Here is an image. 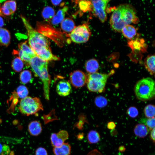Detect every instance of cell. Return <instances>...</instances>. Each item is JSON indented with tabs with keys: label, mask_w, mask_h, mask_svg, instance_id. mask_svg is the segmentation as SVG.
Masks as SVG:
<instances>
[{
	"label": "cell",
	"mask_w": 155,
	"mask_h": 155,
	"mask_svg": "<svg viewBox=\"0 0 155 155\" xmlns=\"http://www.w3.org/2000/svg\"><path fill=\"white\" fill-rule=\"evenodd\" d=\"M126 148L124 146H120L118 148L119 151L121 152H123L125 151Z\"/></svg>",
	"instance_id": "cell-41"
},
{
	"label": "cell",
	"mask_w": 155,
	"mask_h": 155,
	"mask_svg": "<svg viewBox=\"0 0 155 155\" xmlns=\"http://www.w3.org/2000/svg\"><path fill=\"white\" fill-rule=\"evenodd\" d=\"M116 127V125L113 122H110L107 125V128L110 130L113 129Z\"/></svg>",
	"instance_id": "cell-39"
},
{
	"label": "cell",
	"mask_w": 155,
	"mask_h": 155,
	"mask_svg": "<svg viewBox=\"0 0 155 155\" xmlns=\"http://www.w3.org/2000/svg\"><path fill=\"white\" fill-rule=\"evenodd\" d=\"M99 65L97 61L95 59H91L88 61L85 64L86 71L89 73H92L98 71Z\"/></svg>",
	"instance_id": "cell-23"
},
{
	"label": "cell",
	"mask_w": 155,
	"mask_h": 155,
	"mask_svg": "<svg viewBox=\"0 0 155 155\" xmlns=\"http://www.w3.org/2000/svg\"><path fill=\"white\" fill-rule=\"evenodd\" d=\"M42 15L43 18L46 21L52 20L55 15L54 9L49 6L45 7L43 9Z\"/></svg>",
	"instance_id": "cell-24"
},
{
	"label": "cell",
	"mask_w": 155,
	"mask_h": 155,
	"mask_svg": "<svg viewBox=\"0 0 155 155\" xmlns=\"http://www.w3.org/2000/svg\"><path fill=\"white\" fill-rule=\"evenodd\" d=\"M70 83L75 88H78L84 86L86 83L87 76L82 71L76 70L69 74Z\"/></svg>",
	"instance_id": "cell-10"
},
{
	"label": "cell",
	"mask_w": 155,
	"mask_h": 155,
	"mask_svg": "<svg viewBox=\"0 0 155 155\" xmlns=\"http://www.w3.org/2000/svg\"><path fill=\"white\" fill-rule=\"evenodd\" d=\"M128 115L132 118L136 117L138 114L137 109L135 107L131 106L129 108L127 111Z\"/></svg>",
	"instance_id": "cell-34"
},
{
	"label": "cell",
	"mask_w": 155,
	"mask_h": 155,
	"mask_svg": "<svg viewBox=\"0 0 155 155\" xmlns=\"http://www.w3.org/2000/svg\"><path fill=\"white\" fill-rule=\"evenodd\" d=\"M62 30L66 32H71L75 27L74 21L69 18H66L61 22Z\"/></svg>",
	"instance_id": "cell-20"
},
{
	"label": "cell",
	"mask_w": 155,
	"mask_h": 155,
	"mask_svg": "<svg viewBox=\"0 0 155 155\" xmlns=\"http://www.w3.org/2000/svg\"><path fill=\"white\" fill-rule=\"evenodd\" d=\"M134 9L127 4H121L114 9L110 20L111 28L115 31L121 32L125 26L139 22Z\"/></svg>",
	"instance_id": "cell-2"
},
{
	"label": "cell",
	"mask_w": 155,
	"mask_h": 155,
	"mask_svg": "<svg viewBox=\"0 0 155 155\" xmlns=\"http://www.w3.org/2000/svg\"><path fill=\"white\" fill-rule=\"evenodd\" d=\"M9 32L6 29L0 28V46H7L10 41Z\"/></svg>",
	"instance_id": "cell-19"
},
{
	"label": "cell",
	"mask_w": 155,
	"mask_h": 155,
	"mask_svg": "<svg viewBox=\"0 0 155 155\" xmlns=\"http://www.w3.org/2000/svg\"><path fill=\"white\" fill-rule=\"evenodd\" d=\"M150 137L153 143L154 144L155 143V128H153L150 130Z\"/></svg>",
	"instance_id": "cell-37"
},
{
	"label": "cell",
	"mask_w": 155,
	"mask_h": 155,
	"mask_svg": "<svg viewBox=\"0 0 155 155\" xmlns=\"http://www.w3.org/2000/svg\"><path fill=\"white\" fill-rule=\"evenodd\" d=\"M155 55H148L145 59L144 65L145 68L152 75L155 74Z\"/></svg>",
	"instance_id": "cell-18"
},
{
	"label": "cell",
	"mask_w": 155,
	"mask_h": 155,
	"mask_svg": "<svg viewBox=\"0 0 155 155\" xmlns=\"http://www.w3.org/2000/svg\"><path fill=\"white\" fill-rule=\"evenodd\" d=\"M17 54H18L19 57L23 62L27 63L28 65H29V63L31 58L28 55L25 54L22 51L19 49V51H18Z\"/></svg>",
	"instance_id": "cell-33"
},
{
	"label": "cell",
	"mask_w": 155,
	"mask_h": 155,
	"mask_svg": "<svg viewBox=\"0 0 155 155\" xmlns=\"http://www.w3.org/2000/svg\"><path fill=\"white\" fill-rule=\"evenodd\" d=\"M11 66L14 71L16 72H19L23 68L24 63L19 57H16L12 61Z\"/></svg>",
	"instance_id": "cell-27"
},
{
	"label": "cell",
	"mask_w": 155,
	"mask_h": 155,
	"mask_svg": "<svg viewBox=\"0 0 155 155\" xmlns=\"http://www.w3.org/2000/svg\"><path fill=\"white\" fill-rule=\"evenodd\" d=\"M17 9L16 2L14 0H8L5 1L0 7V11L3 17L13 14Z\"/></svg>",
	"instance_id": "cell-12"
},
{
	"label": "cell",
	"mask_w": 155,
	"mask_h": 155,
	"mask_svg": "<svg viewBox=\"0 0 155 155\" xmlns=\"http://www.w3.org/2000/svg\"><path fill=\"white\" fill-rule=\"evenodd\" d=\"M20 80L22 83L26 84L31 81L32 75L31 72L28 70L23 71L20 74Z\"/></svg>",
	"instance_id": "cell-28"
},
{
	"label": "cell",
	"mask_w": 155,
	"mask_h": 155,
	"mask_svg": "<svg viewBox=\"0 0 155 155\" xmlns=\"http://www.w3.org/2000/svg\"><path fill=\"white\" fill-rule=\"evenodd\" d=\"M62 1V0H51L52 4L55 6L59 5Z\"/></svg>",
	"instance_id": "cell-40"
},
{
	"label": "cell",
	"mask_w": 155,
	"mask_h": 155,
	"mask_svg": "<svg viewBox=\"0 0 155 155\" xmlns=\"http://www.w3.org/2000/svg\"><path fill=\"white\" fill-rule=\"evenodd\" d=\"M56 90L58 94L61 96H66L71 93L72 88L70 83L66 80L59 81L57 84Z\"/></svg>",
	"instance_id": "cell-13"
},
{
	"label": "cell",
	"mask_w": 155,
	"mask_h": 155,
	"mask_svg": "<svg viewBox=\"0 0 155 155\" xmlns=\"http://www.w3.org/2000/svg\"><path fill=\"white\" fill-rule=\"evenodd\" d=\"M121 32L126 38L132 39L137 34L136 28L132 25H127L122 28Z\"/></svg>",
	"instance_id": "cell-22"
},
{
	"label": "cell",
	"mask_w": 155,
	"mask_h": 155,
	"mask_svg": "<svg viewBox=\"0 0 155 155\" xmlns=\"http://www.w3.org/2000/svg\"><path fill=\"white\" fill-rule=\"evenodd\" d=\"M10 151V148L8 146L5 144L3 145L1 155H5L8 154Z\"/></svg>",
	"instance_id": "cell-36"
},
{
	"label": "cell",
	"mask_w": 155,
	"mask_h": 155,
	"mask_svg": "<svg viewBox=\"0 0 155 155\" xmlns=\"http://www.w3.org/2000/svg\"><path fill=\"white\" fill-rule=\"evenodd\" d=\"M35 155H48L47 152L45 148L42 147L38 148L35 151Z\"/></svg>",
	"instance_id": "cell-35"
},
{
	"label": "cell",
	"mask_w": 155,
	"mask_h": 155,
	"mask_svg": "<svg viewBox=\"0 0 155 155\" xmlns=\"http://www.w3.org/2000/svg\"><path fill=\"white\" fill-rule=\"evenodd\" d=\"M155 107L154 105L150 104L144 108V112L146 117L148 118L155 116Z\"/></svg>",
	"instance_id": "cell-29"
},
{
	"label": "cell",
	"mask_w": 155,
	"mask_h": 155,
	"mask_svg": "<svg viewBox=\"0 0 155 155\" xmlns=\"http://www.w3.org/2000/svg\"><path fill=\"white\" fill-rule=\"evenodd\" d=\"M148 130V128L145 125L138 124L135 127L133 131L136 136L140 138H143L147 136Z\"/></svg>",
	"instance_id": "cell-21"
},
{
	"label": "cell",
	"mask_w": 155,
	"mask_h": 155,
	"mask_svg": "<svg viewBox=\"0 0 155 155\" xmlns=\"http://www.w3.org/2000/svg\"><path fill=\"white\" fill-rule=\"evenodd\" d=\"M91 35V32L88 25L85 23L75 27L69 36L73 42L81 43L87 42Z\"/></svg>",
	"instance_id": "cell-8"
},
{
	"label": "cell",
	"mask_w": 155,
	"mask_h": 155,
	"mask_svg": "<svg viewBox=\"0 0 155 155\" xmlns=\"http://www.w3.org/2000/svg\"><path fill=\"white\" fill-rule=\"evenodd\" d=\"M92 11L100 21L105 22L107 18L106 8L108 0H90Z\"/></svg>",
	"instance_id": "cell-9"
},
{
	"label": "cell",
	"mask_w": 155,
	"mask_h": 155,
	"mask_svg": "<svg viewBox=\"0 0 155 155\" xmlns=\"http://www.w3.org/2000/svg\"><path fill=\"white\" fill-rule=\"evenodd\" d=\"M83 134H82V133L79 134L78 135V138L79 140L81 139H82V137H83Z\"/></svg>",
	"instance_id": "cell-42"
},
{
	"label": "cell",
	"mask_w": 155,
	"mask_h": 155,
	"mask_svg": "<svg viewBox=\"0 0 155 155\" xmlns=\"http://www.w3.org/2000/svg\"><path fill=\"white\" fill-rule=\"evenodd\" d=\"M29 65L36 75L42 81L44 97L46 100H49L51 77L49 73L47 61L36 55L31 59Z\"/></svg>",
	"instance_id": "cell-3"
},
{
	"label": "cell",
	"mask_w": 155,
	"mask_h": 155,
	"mask_svg": "<svg viewBox=\"0 0 155 155\" xmlns=\"http://www.w3.org/2000/svg\"><path fill=\"white\" fill-rule=\"evenodd\" d=\"M68 132L65 130H61L57 133H52L50 137L52 145L54 147L61 146L68 139Z\"/></svg>",
	"instance_id": "cell-11"
},
{
	"label": "cell",
	"mask_w": 155,
	"mask_h": 155,
	"mask_svg": "<svg viewBox=\"0 0 155 155\" xmlns=\"http://www.w3.org/2000/svg\"><path fill=\"white\" fill-rule=\"evenodd\" d=\"M71 146L68 143H64L61 146L54 147L53 152L55 155H69Z\"/></svg>",
	"instance_id": "cell-16"
},
{
	"label": "cell",
	"mask_w": 155,
	"mask_h": 155,
	"mask_svg": "<svg viewBox=\"0 0 155 155\" xmlns=\"http://www.w3.org/2000/svg\"><path fill=\"white\" fill-rule=\"evenodd\" d=\"M20 16L27 31L29 46L36 56L46 61L55 60L56 57L52 53L47 38L34 29L24 16Z\"/></svg>",
	"instance_id": "cell-1"
},
{
	"label": "cell",
	"mask_w": 155,
	"mask_h": 155,
	"mask_svg": "<svg viewBox=\"0 0 155 155\" xmlns=\"http://www.w3.org/2000/svg\"><path fill=\"white\" fill-rule=\"evenodd\" d=\"M109 74L96 72L88 73L87 76V87L89 91L101 93L105 89Z\"/></svg>",
	"instance_id": "cell-5"
},
{
	"label": "cell",
	"mask_w": 155,
	"mask_h": 155,
	"mask_svg": "<svg viewBox=\"0 0 155 155\" xmlns=\"http://www.w3.org/2000/svg\"><path fill=\"white\" fill-rule=\"evenodd\" d=\"M87 138L88 142L90 144H94L99 142L100 136L98 132L91 130L88 133L87 135Z\"/></svg>",
	"instance_id": "cell-26"
},
{
	"label": "cell",
	"mask_w": 155,
	"mask_h": 155,
	"mask_svg": "<svg viewBox=\"0 0 155 155\" xmlns=\"http://www.w3.org/2000/svg\"><path fill=\"white\" fill-rule=\"evenodd\" d=\"M18 108L21 113L27 116L36 114L43 109L39 98L27 96L20 100Z\"/></svg>",
	"instance_id": "cell-6"
},
{
	"label": "cell",
	"mask_w": 155,
	"mask_h": 155,
	"mask_svg": "<svg viewBox=\"0 0 155 155\" xmlns=\"http://www.w3.org/2000/svg\"><path fill=\"white\" fill-rule=\"evenodd\" d=\"M28 130L31 135L37 136L42 132V128L41 124L37 121H32L28 125Z\"/></svg>",
	"instance_id": "cell-15"
},
{
	"label": "cell",
	"mask_w": 155,
	"mask_h": 155,
	"mask_svg": "<svg viewBox=\"0 0 155 155\" xmlns=\"http://www.w3.org/2000/svg\"><path fill=\"white\" fill-rule=\"evenodd\" d=\"M127 44L132 50L129 55L130 59L133 61L136 62L141 60L143 53L146 52L147 47L144 40L137 38L134 39L130 40Z\"/></svg>",
	"instance_id": "cell-7"
},
{
	"label": "cell",
	"mask_w": 155,
	"mask_h": 155,
	"mask_svg": "<svg viewBox=\"0 0 155 155\" xmlns=\"http://www.w3.org/2000/svg\"><path fill=\"white\" fill-rule=\"evenodd\" d=\"M17 92L19 97L23 99L27 96L28 94V91L25 86L20 85L18 87Z\"/></svg>",
	"instance_id": "cell-30"
},
{
	"label": "cell",
	"mask_w": 155,
	"mask_h": 155,
	"mask_svg": "<svg viewBox=\"0 0 155 155\" xmlns=\"http://www.w3.org/2000/svg\"><path fill=\"white\" fill-rule=\"evenodd\" d=\"M87 155H102V154L97 150L94 149L89 152Z\"/></svg>",
	"instance_id": "cell-38"
},
{
	"label": "cell",
	"mask_w": 155,
	"mask_h": 155,
	"mask_svg": "<svg viewBox=\"0 0 155 155\" xmlns=\"http://www.w3.org/2000/svg\"><path fill=\"white\" fill-rule=\"evenodd\" d=\"M135 95L138 100L146 101L152 99L155 95V83L152 78L148 77L138 81L134 87Z\"/></svg>",
	"instance_id": "cell-4"
},
{
	"label": "cell",
	"mask_w": 155,
	"mask_h": 155,
	"mask_svg": "<svg viewBox=\"0 0 155 155\" xmlns=\"http://www.w3.org/2000/svg\"><path fill=\"white\" fill-rule=\"evenodd\" d=\"M95 105L98 107L102 108L106 106L107 103L106 99L104 97L99 96L96 97L95 99Z\"/></svg>",
	"instance_id": "cell-31"
},
{
	"label": "cell",
	"mask_w": 155,
	"mask_h": 155,
	"mask_svg": "<svg viewBox=\"0 0 155 155\" xmlns=\"http://www.w3.org/2000/svg\"><path fill=\"white\" fill-rule=\"evenodd\" d=\"M27 41H25L20 43L18 45V47L19 49L22 51L32 59L36 55L31 47L27 44Z\"/></svg>",
	"instance_id": "cell-25"
},
{
	"label": "cell",
	"mask_w": 155,
	"mask_h": 155,
	"mask_svg": "<svg viewBox=\"0 0 155 155\" xmlns=\"http://www.w3.org/2000/svg\"><path fill=\"white\" fill-rule=\"evenodd\" d=\"M3 145L0 143V155H1L2 152Z\"/></svg>",
	"instance_id": "cell-43"
},
{
	"label": "cell",
	"mask_w": 155,
	"mask_h": 155,
	"mask_svg": "<svg viewBox=\"0 0 155 155\" xmlns=\"http://www.w3.org/2000/svg\"><path fill=\"white\" fill-rule=\"evenodd\" d=\"M75 6L77 7L81 13L92 11L90 0H74Z\"/></svg>",
	"instance_id": "cell-14"
},
{
	"label": "cell",
	"mask_w": 155,
	"mask_h": 155,
	"mask_svg": "<svg viewBox=\"0 0 155 155\" xmlns=\"http://www.w3.org/2000/svg\"><path fill=\"white\" fill-rule=\"evenodd\" d=\"M67 6H64L59 9L56 14L54 16L51 20V23L53 25H57L61 23L64 19L66 13L68 10Z\"/></svg>",
	"instance_id": "cell-17"
},
{
	"label": "cell",
	"mask_w": 155,
	"mask_h": 155,
	"mask_svg": "<svg viewBox=\"0 0 155 155\" xmlns=\"http://www.w3.org/2000/svg\"><path fill=\"white\" fill-rule=\"evenodd\" d=\"M145 125L147 127L149 130H151L155 128V117L147 119H144L142 120Z\"/></svg>",
	"instance_id": "cell-32"
}]
</instances>
